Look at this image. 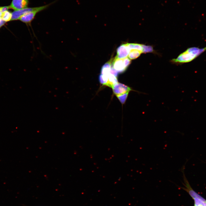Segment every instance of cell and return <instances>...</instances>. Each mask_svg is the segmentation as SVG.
<instances>
[{"label": "cell", "mask_w": 206, "mask_h": 206, "mask_svg": "<svg viewBox=\"0 0 206 206\" xmlns=\"http://www.w3.org/2000/svg\"><path fill=\"white\" fill-rule=\"evenodd\" d=\"M53 3H52L48 4L39 7L37 9L24 14L21 17L19 20L26 24L27 26H29L31 27V23L34 19L37 14L46 9Z\"/></svg>", "instance_id": "cell-3"}, {"label": "cell", "mask_w": 206, "mask_h": 206, "mask_svg": "<svg viewBox=\"0 0 206 206\" xmlns=\"http://www.w3.org/2000/svg\"><path fill=\"white\" fill-rule=\"evenodd\" d=\"M110 74H113L116 77L118 75V72L114 68L112 65L111 66Z\"/></svg>", "instance_id": "cell-18"}, {"label": "cell", "mask_w": 206, "mask_h": 206, "mask_svg": "<svg viewBox=\"0 0 206 206\" xmlns=\"http://www.w3.org/2000/svg\"><path fill=\"white\" fill-rule=\"evenodd\" d=\"M128 93L129 92H127L124 94L116 96L122 104H123L125 102L128 97Z\"/></svg>", "instance_id": "cell-15"}, {"label": "cell", "mask_w": 206, "mask_h": 206, "mask_svg": "<svg viewBox=\"0 0 206 206\" xmlns=\"http://www.w3.org/2000/svg\"><path fill=\"white\" fill-rule=\"evenodd\" d=\"M112 88L114 93L116 96L129 92L132 90L130 87L118 83L114 85Z\"/></svg>", "instance_id": "cell-4"}, {"label": "cell", "mask_w": 206, "mask_h": 206, "mask_svg": "<svg viewBox=\"0 0 206 206\" xmlns=\"http://www.w3.org/2000/svg\"><path fill=\"white\" fill-rule=\"evenodd\" d=\"M111 62V61H110L103 65L101 70V74L108 76L110 74L112 65Z\"/></svg>", "instance_id": "cell-9"}, {"label": "cell", "mask_w": 206, "mask_h": 206, "mask_svg": "<svg viewBox=\"0 0 206 206\" xmlns=\"http://www.w3.org/2000/svg\"><path fill=\"white\" fill-rule=\"evenodd\" d=\"M108 81L106 86L112 88L114 85L118 83L117 77L110 74L108 75Z\"/></svg>", "instance_id": "cell-10"}, {"label": "cell", "mask_w": 206, "mask_h": 206, "mask_svg": "<svg viewBox=\"0 0 206 206\" xmlns=\"http://www.w3.org/2000/svg\"><path fill=\"white\" fill-rule=\"evenodd\" d=\"M130 49L127 43L122 44L117 49L116 57L119 59L126 58L128 55Z\"/></svg>", "instance_id": "cell-7"}, {"label": "cell", "mask_w": 206, "mask_h": 206, "mask_svg": "<svg viewBox=\"0 0 206 206\" xmlns=\"http://www.w3.org/2000/svg\"><path fill=\"white\" fill-rule=\"evenodd\" d=\"M185 165H183L181 170L182 173L184 187H180L187 192L194 201V206H206V200L194 191L191 187L185 174Z\"/></svg>", "instance_id": "cell-2"}, {"label": "cell", "mask_w": 206, "mask_h": 206, "mask_svg": "<svg viewBox=\"0 0 206 206\" xmlns=\"http://www.w3.org/2000/svg\"><path fill=\"white\" fill-rule=\"evenodd\" d=\"M123 60L124 66L127 68L130 64L131 61L129 58L127 57L123 58Z\"/></svg>", "instance_id": "cell-17"}, {"label": "cell", "mask_w": 206, "mask_h": 206, "mask_svg": "<svg viewBox=\"0 0 206 206\" xmlns=\"http://www.w3.org/2000/svg\"><path fill=\"white\" fill-rule=\"evenodd\" d=\"M38 7H27L22 9L15 10L11 13V21L19 20L21 16L27 13L37 9Z\"/></svg>", "instance_id": "cell-5"}, {"label": "cell", "mask_w": 206, "mask_h": 206, "mask_svg": "<svg viewBox=\"0 0 206 206\" xmlns=\"http://www.w3.org/2000/svg\"><path fill=\"white\" fill-rule=\"evenodd\" d=\"M142 53L137 50L132 49L128 55V57L130 59L134 60L138 57Z\"/></svg>", "instance_id": "cell-11"}, {"label": "cell", "mask_w": 206, "mask_h": 206, "mask_svg": "<svg viewBox=\"0 0 206 206\" xmlns=\"http://www.w3.org/2000/svg\"><path fill=\"white\" fill-rule=\"evenodd\" d=\"M114 68L118 72H123L126 69L124 64L123 59H119L116 57L113 60L112 64Z\"/></svg>", "instance_id": "cell-8"}, {"label": "cell", "mask_w": 206, "mask_h": 206, "mask_svg": "<svg viewBox=\"0 0 206 206\" xmlns=\"http://www.w3.org/2000/svg\"><path fill=\"white\" fill-rule=\"evenodd\" d=\"M1 17L2 20L6 22L11 21L12 14L7 11L3 13Z\"/></svg>", "instance_id": "cell-13"}, {"label": "cell", "mask_w": 206, "mask_h": 206, "mask_svg": "<svg viewBox=\"0 0 206 206\" xmlns=\"http://www.w3.org/2000/svg\"><path fill=\"white\" fill-rule=\"evenodd\" d=\"M6 22L3 21L1 18L0 19V28Z\"/></svg>", "instance_id": "cell-20"}, {"label": "cell", "mask_w": 206, "mask_h": 206, "mask_svg": "<svg viewBox=\"0 0 206 206\" xmlns=\"http://www.w3.org/2000/svg\"><path fill=\"white\" fill-rule=\"evenodd\" d=\"M29 3L28 0H13L9 6L10 8L17 10L27 7Z\"/></svg>", "instance_id": "cell-6"}, {"label": "cell", "mask_w": 206, "mask_h": 206, "mask_svg": "<svg viewBox=\"0 0 206 206\" xmlns=\"http://www.w3.org/2000/svg\"><path fill=\"white\" fill-rule=\"evenodd\" d=\"M206 51V46L201 48L192 47L188 48L176 59L172 60L174 62L183 63L191 62Z\"/></svg>", "instance_id": "cell-1"}, {"label": "cell", "mask_w": 206, "mask_h": 206, "mask_svg": "<svg viewBox=\"0 0 206 206\" xmlns=\"http://www.w3.org/2000/svg\"><path fill=\"white\" fill-rule=\"evenodd\" d=\"M9 8H10L9 6L0 7V9L2 13L7 11Z\"/></svg>", "instance_id": "cell-19"}, {"label": "cell", "mask_w": 206, "mask_h": 206, "mask_svg": "<svg viewBox=\"0 0 206 206\" xmlns=\"http://www.w3.org/2000/svg\"><path fill=\"white\" fill-rule=\"evenodd\" d=\"M2 13L0 9V17H1Z\"/></svg>", "instance_id": "cell-21"}, {"label": "cell", "mask_w": 206, "mask_h": 206, "mask_svg": "<svg viewBox=\"0 0 206 206\" xmlns=\"http://www.w3.org/2000/svg\"><path fill=\"white\" fill-rule=\"evenodd\" d=\"M100 82L103 85L106 86L108 81V76L100 74L99 76Z\"/></svg>", "instance_id": "cell-14"}, {"label": "cell", "mask_w": 206, "mask_h": 206, "mask_svg": "<svg viewBox=\"0 0 206 206\" xmlns=\"http://www.w3.org/2000/svg\"><path fill=\"white\" fill-rule=\"evenodd\" d=\"M128 46L131 50H137L142 53V45L138 43H127Z\"/></svg>", "instance_id": "cell-12"}, {"label": "cell", "mask_w": 206, "mask_h": 206, "mask_svg": "<svg viewBox=\"0 0 206 206\" xmlns=\"http://www.w3.org/2000/svg\"><path fill=\"white\" fill-rule=\"evenodd\" d=\"M142 53L152 52L153 51V47L151 46L142 45Z\"/></svg>", "instance_id": "cell-16"}]
</instances>
